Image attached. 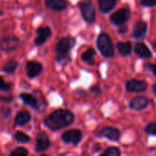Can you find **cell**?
<instances>
[{
	"mask_svg": "<svg viewBox=\"0 0 156 156\" xmlns=\"http://www.w3.org/2000/svg\"><path fill=\"white\" fill-rule=\"evenodd\" d=\"M147 30V24L143 21H139L135 24L132 36L135 39H142L145 36Z\"/></svg>",
	"mask_w": 156,
	"mask_h": 156,
	"instance_id": "15",
	"label": "cell"
},
{
	"mask_svg": "<svg viewBox=\"0 0 156 156\" xmlns=\"http://www.w3.org/2000/svg\"><path fill=\"white\" fill-rule=\"evenodd\" d=\"M98 48L105 57L110 58L114 55V46L110 37L107 33H101L98 38Z\"/></svg>",
	"mask_w": 156,
	"mask_h": 156,
	"instance_id": "2",
	"label": "cell"
},
{
	"mask_svg": "<svg viewBox=\"0 0 156 156\" xmlns=\"http://www.w3.org/2000/svg\"><path fill=\"white\" fill-rule=\"evenodd\" d=\"M17 67H18V62L15 60H11L5 64V66L3 67V71L7 73H12L16 71Z\"/></svg>",
	"mask_w": 156,
	"mask_h": 156,
	"instance_id": "21",
	"label": "cell"
},
{
	"mask_svg": "<svg viewBox=\"0 0 156 156\" xmlns=\"http://www.w3.org/2000/svg\"><path fill=\"white\" fill-rule=\"evenodd\" d=\"M41 156H48V155H41Z\"/></svg>",
	"mask_w": 156,
	"mask_h": 156,
	"instance_id": "37",
	"label": "cell"
},
{
	"mask_svg": "<svg viewBox=\"0 0 156 156\" xmlns=\"http://www.w3.org/2000/svg\"><path fill=\"white\" fill-rule=\"evenodd\" d=\"M153 92H154V94H155V96H156V84L153 86Z\"/></svg>",
	"mask_w": 156,
	"mask_h": 156,
	"instance_id": "34",
	"label": "cell"
},
{
	"mask_svg": "<svg viewBox=\"0 0 156 156\" xmlns=\"http://www.w3.org/2000/svg\"><path fill=\"white\" fill-rule=\"evenodd\" d=\"M51 35V30L49 27H41L37 30V38L35 39V44L38 46L42 45L48 38Z\"/></svg>",
	"mask_w": 156,
	"mask_h": 156,
	"instance_id": "9",
	"label": "cell"
},
{
	"mask_svg": "<svg viewBox=\"0 0 156 156\" xmlns=\"http://www.w3.org/2000/svg\"><path fill=\"white\" fill-rule=\"evenodd\" d=\"M95 55V50L93 48H89L87 49L81 56V59L84 61V62H90L91 63H93L92 60H93V57Z\"/></svg>",
	"mask_w": 156,
	"mask_h": 156,
	"instance_id": "22",
	"label": "cell"
},
{
	"mask_svg": "<svg viewBox=\"0 0 156 156\" xmlns=\"http://www.w3.org/2000/svg\"><path fill=\"white\" fill-rule=\"evenodd\" d=\"M148 99L145 97H137L129 102V108L134 110L144 109L148 106Z\"/></svg>",
	"mask_w": 156,
	"mask_h": 156,
	"instance_id": "13",
	"label": "cell"
},
{
	"mask_svg": "<svg viewBox=\"0 0 156 156\" xmlns=\"http://www.w3.org/2000/svg\"><path fill=\"white\" fill-rule=\"evenodd\" d=\"M28 150L24 147H18L14 151H12L9 156H28Z\"/></svg>",
	"mask_w": 156,
	"mask_h": 156,
	"instance_id": "25",
	"label": "cell"
},
{
	"mask_svg": "<svg viewBox=\"0 0 156 156\" xmlns=\"http://www.w3.org/2000/svg\"><path fill=\"white\" fill-rule=\"evenodd\" d=\"M100 156H120V151L117 147H109Z\"/></svg>",
	"mask_w": 156,
	"mask_h": 156,
	"instance_id": "24",
	"label": "cell"
},
{
	"mask_svg": "<svg viewBox=\"0 0 156 156\" xmlns=\"http://www.w3.org/2000/svg\"><path fill=\"white\" fill-rule=\"evenodd\" d=\"M14 138L19 141V142H22V143H27L30 140V136H28L26 133L22 132V131H16Z\"/></svg>",
	"mask_w": 156,
	"mask_h": 156,
	"instance_id": "23",
	"label": "cell"
},
{
	"mask_svg": "<svg viewBox=\"0 0 156 156\" xmlns=\"http://www.w3.org/2000/svg\"><path fill=\"white\" fill-rule=\"evenodd\" d=\"M99 137H105L108 138V140H112V141H116L119 139L120 137V132L118 129L115 128H111V127H106L104 129H102L98 134Z\"/></svg>",
	"mask_w": 156,
	"mask_h": 156,
	"instance_id": "11",
	"label": "cell"
},
{
	"mask_svg": "<svg viewBox=\"0 0 156 156\" xmlns=\"http://www.w3.org/2000/svg\"><path fill=\"white\" fill-rule=\"evenodd\" d=\"M75 45V39L73 37H63L56 44V52L58 56L69 54V51Z\"/></svg>",
	"mask_w": 156,
	"mask_h": 156,
	"instance_id": "3",
	"label": "cell"
},
{
	"mask_svg": "<svg viewBox=\"0 0 156 156\" xmlns=\"http://www.w3.org/2000/svg\"><path fill=\"white\" fill-rule=\"evenodd\" d=\"M20 45V40L17 37L9 36L6 37L0 41V48L4 51H15Z\"/></svg>",
	"mask_w": 156,
	"mask_h": 156,
	"instance_id": "7",
	"label": "cell"
},
{
	"mask_svg": "<svg viewBox=\"0 0 156 156\" xmlns=\"http://www.w3.org/2000/svg\"><path fill=\"white\" fill-rule=\"evenodd\" d=\"M46 6L55 11H62L67 8L65 0H45Z\"/></svg>",
	"mask_w": 156,
	"mask_h": 156,
	"instance_id": "14",
	"label": "cell"
},
{
	"mask_svg": "<svg viewBox=\"0 0 156 156\" xmlns=\"http://www.w3.org/2000/svg\"><path fill=\"white\" fill-rule=\"evenodd\" d=\"M73 120L74 116L71 111L65 109H57L44 119V124L51 130H58L71 125Z\"/></svg>",
	"mask_w": 156,
	"mask_h": 156,
	"instance_id": "1",
	"label": "cell"
},
{
	"mask_svg": "<svg viewBox=\"0 0 156 156\" xmlns=\"http://www.w3.org/2000/svg\"><path fill=\"white\" fill-rule=\"evenodd\" d=\"M50 145H51V142H50L48 135L43 131L38 133L37 138H36V151H43L47 150L50 147Z\"/></svg>",
	"mask_w": 156,
	"mask_h": 156,
	"instance_id": "8",
	"label": "cell"
},
{
	"mask_svg": "<svg viewBox=\"0 0 156 156\" xmlns=\"http://www.w3.org/2000/svg\"><path fill=\"white\" fill-rule=\"evenodd\" d=\"M1 15H3V12H2L1 10H0V16H1Z\"/></svg>",
	"mask_w": 156,
	"mask_h": 156,
	"instance_id": "36",
	"label": "cell"
},
{
	"mask_svg": "<svg viewBox=\"0 0 156 156\" xmlns=\"http://www.w3.org/2000/svg\"><path fill=\"white\" fill-rule=\"evenodd\" d=\"M151 69L152 70L153 73H154V74H155V76H156V63H155V64L151 65Z\"/></svg>",
	"mask_w": 156,
	"mask_h": 156,
	"instance_id": "31",
	"label": "cell"
},
{
	"mask_svg": "<svg viewBox=\"0 0 156 156\" xmlns=\"http://www.w3.org/2000/svg\"><path fill=\"white\" fill-rule=\"evenodd\" d=\"M135 52L142 58L151 57V52L149 50V48L144 43H141V42H139L135 45Z\"/></svg>",
	"mask_w": 156,
	"mask_h": 156,
	"instance_id": "18",
	"label": "cell"
},
{
	"mask_svg": "<svg viewBox=\"0 0 156 156\" xmlns=\"http://www.w3.org/2000/svg\"><path fill=\"white\" fill-rule=\"evenodd\" d=\"M11 89V85L5 82L4 78L0 76V90L2 91H9Z\"/></svg>",
	"mask_w": 156,
	"mask_h": 156,
	"instance_id": "26",
	"label": "cell"
},
{
	"mask_svg": "<svg viewBox=\"0 0 156 156\" xmlns=\"http://www.w3.org/2000/svg\"><path fill=\"white\" fill-rule=\"evenodd\" d=\"M145 131L149 134H152V135H156V122H152L150 123L146 128H145Z\"/></svg>",
	"mask_w": 156,
	"mask_h": 156,
	"instance_id": "27",
	"label": "cell"
},
{
	"mask_svg": "<svg viewBox=\"0 0 156 156\" xmlns=\"http://www.w3.org/2000/svg\"><path fill=\"white\" fill-rule=\"evenodd\" d=\"M83 133L80 129H69L62 133V140L64 143H72V144H78L82 140Z\"/></svg>",
	"mask_w": 156,
	"mask_h": 156,
	"instance_id": "5",
	"label": "cell"
},
{
	"mask_svg": "<svg viewBox=\"0 0 156 156\" xmlns=\"http://www.w3.org/2000/svg\"><path fill=\"white\" fill-rule=\"evenodd\" d=\"M117 47H118V50H119V53L122 56H128L129 54H130V51H131V44H130V42H129V41L128 42L119 41V42H118Z\"/></svg>",
	"mask_w": 156,
	"mask_h": 156,
	"instance_id": "20",
	"label": "cell"
},
{
	"mask_svg": "<svg viewBox=\"0 0 156 156\" xmlns=\"http://www.w3.org/2000/svg\"><path fill=\"white\" fill-rule=\"evenodd\" d=\"M126 87L131 92H141L147 88V84L144 81L140 80H129L126 84Z\"/></svg>",
	"mask_w": 156,
	"mask_h": 156,
	"instance_id": "12",
	"label": "cell"
},
{
	"mask_svg": "<svg viewBox=\"0 0 156 156\" xmlns=\"http://www.w3.org/2000/svg\"><path fill=\"white\" fill-rule=\"evenodd\" d=\"M26 71H27L28 77L34 78L41 73L42 65L38 62H34V61L28 62V63L26 65Z\"/></svg>",
	"mask_w": 156,
	"mask_h": 156,
	"instance_id": "10",
	"label": "cell"
},
{
	"mask_svg": "<svg viewBox=\"0 0 156 156\" xmlns=\"http://www.w3.org/2000/svg\"><path fill=\"white\" fill-rule=\"evenodd\" d=\"M80 9L84 20L88 23H93L96 20L95 6L91 1L82 2L80 4Z\"/></svg>",
	"mask_w": 156,
	"mask_h": 156,
	"instance_id": "4",
	"label": "cell"
},
{
	"mask_svg": "<svg viewBox=\"0 0 156 156\" xmlns=\"http://www.w3.org/2000/svg\"><path fill=\"white\" fill-rule=\"evenodd\" d=\"M30 119H31L30 114L27 111H22L16 115L14 122H15L16 126H22V125L29 123L30 121Z\"/></svg>",
	"mask_w": 156,
	"mask_h": 156,
	"instance_id": "16",
	"label": "cell"
},
{
	"mask_svg": "<svg viewBox=\"0 0 156 156\" xmlns=\"http://www.w3.org/2000/svg\"><path fill=\"white\" fill-rule=\"evenodd\" d=\"M152 46H153V48H154V50L156 51V42H154V43L152 44Z\"/></svg>",
	"mask_w": 156,
	"mask_h": 156,
	"instance_id": "35",
	"label": "cell"
},
{
	"mask_svg": "<svg viewBox=\"0 0 156 156\" xmlns=\"http://www.w3.org/2000/svg\"><path fill=\"white\" fill-rule=\"evenodd\" d=\"M61 156H64V155H61Z\"/></svg>",
	"mask_w": 156,
	"mask_h": 156,
	"instance_id": "38",
	"label": "cell"
},
{
	"mask_svg": "<svg viewBox=\"0 0 156 156\" xmlns=\"http://www.w3.org/2000/svg\"><path fill=\"white\" fill-rule=\"evenodd\" d=\"M20 98L27 106H30V108H38V101H37V99L33 96H31L30 94L21 93L20 95Z\"/></svg>",
	"mask_w": 156,
	"mask_h": 156,
	"instance_id": "19",
	"label": "cell"
},
{
	"mask_svg": "<svg viewBox=\"0 0 156 156\" xmlns=\"http://www.w3.org/2000/svg\"><path fill=\"white\" fill-rule=\"evenodd\" d=\"M99 9L102 13H108L111 9H114L117 0H98Z\"/></svg>",
	"mask_w": 156,
	"mask_h": 156,
	"instance_id": "17",
	"label": "cell"
},
{
	"mask_svg": "<svg viewBox=\"0 0 156 156\" xmlns=\"http://www.w3.org/2000/svg\"><path fill=\"white\" fill-rule=\"evenodd\" d=\"M130 17V12L128 9H121L113 13L110 17V20L115 25H122L128 21Z\"/></svg>",
	"mask_w": 156,
	"mask_h": 156,
	"instance_id": "6",
	"label": "cell"
},
{
	"mask_svg": "<svg viewBox=\"0 0 156 156\" xmlns=\"http://www.w3.org/2000/svg\"><path fill=\"white\" fill-rule=\"evenodd\" d=\"M1 114L3 115L4 118H8L10 115V108H3L1 109Z\"/></svg>",
	"mask_w": 156,
	"mask_h": 156,
	"instance_id": "29",
	"label": "cell"
},
{
	"mask_svg": "<svg viewBox=\"0 0 156 156\" xmlns=\"http://www.w3.org/2000/svg\"><path fill=\"white\" fill-rule=\"evenodd\" d=\"M91 91H92V92H95L96 94L100 93V90H99L98 87H92V88H91Z\"/></svg>",
	"mask_w": 156,
	"mask_h": 156,
	"instance_id": "30",
	"label": "cell"
},
{
	"mask_svg": "<svg viewBox=\"0 0 156 156\" xmlns=\"http://www.w3.org/2000/svg\"><path fill=\"white\" fill-rule=\"evenodd\" d=\"M141 4L145 7H152L156 4V0H141Z\"/></svg>",
	"mask_w": 156,
	"mask_h": 156,
	"instance_id": "28",
	"label": "cell"
},
{
	"mask_svg": "<svg viewBox=\"0 0 156 156\" xmlns=\"http://www.w3.org/2000/svg\"><path fill=\"white\" fill-rule=\"evenodd\" d=\"M127 31V28H125V27H121L119 30V33H124V32H126Z\"/></svg>",
	"mask_w": 156,
	"mask_h": 156,
	"instance_id": "32",
	"label": "cell"
},
{
	"mask_svg": "<svg viewBox=\"0 0 156 156\" xmlns=\"http://www.w3.org/2000/svg\"><path fill=\"white\" fill-rule=\"evenodd\" d=\"M0 100H6V101H9V100H12V98H0Z\"/></svg>",
	"mask_w": 156,
	"mask_h": 156,
	"instance_id": "33",
	"label": "cell"
}]
</instances>
